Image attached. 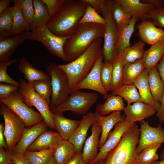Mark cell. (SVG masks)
Returning a JSON list of instances; mask_svg holds the SVG:
<instances>
[{
	"instance_id": "6da1fadb",
	"label": "cell",
	"mask_w": 164,
	"mask_h": 164,
	"mask_svg": "<svg viewBox=\"0 0 164 164\" xmlns=\"http://www.w3.org/2000/svg\"><path fill=\"white\" fill-rule=\"evenodd\" d=\"M87 6L83 0H65L60 10L50 18L46 26L57 36H70L75 32Z\"/></svg>"
},
{
	"instance_id": "7a4b0ae2",
	"label": "cell",
	"mask_w": 164,
	"mask_h": 164,
	"mask_svg": "<svg viewBox=\"0 0 164 164\" xmlns=\"http://www.w3.org/2000/svg\"><path fill=\"white\" fill-rule=\"evenodd\" d=\"M105 25L87 23L78 24L74 32L67 39L63 47L66 61L75 60L83 53L93 42L104 38Z\"/></svg>"
},
{
	"instance_id": "3957f363",
	"label": "cell",
	"mask_w": 164,
	"mask_h": 164,
	"mask_svg": "<svg viewBox=\"0 0 164 164\" xmlns=\"http://www.w3.org/2000/svg\"><path fill=\"white\" fill-rule=\"evenodd\" d=\"M102 38L96 39L83 53L75 60L66 64L57 65L67 75L71 91L88 75L97 59L102 53Z\"/></svg>"
},
{
	"instance_id": "277c9868",
	"label": "cell",
	"mask_w": 164,
	"mask_h": 164,
	"mask_svg": "<svg viewBox=\"0 0 164 164\" xmlns=\"http://www.w3.org/2000/svg\"><path fill=\"white\" fill-rule=\"evenodd\" d=\"M140 132L135 124L123 135L117 145L108 154L105 164H138L137 147Z\"/></svg>"
},
{
	"instance_id": "5b68a950",
	"label": "cell",
	"mask_w": 164,
	"mask_h": 164,
	"mask_svg": "<svg viewBox=\"0 0 164 164\" xmlns=\"http://www.w3.org/2000/svg\"><path fill=\"white\" fill-rule=\"evenodd\" d=\"M46 71L51 82L52 94L50 104L51 111L66 101L72 91L67 75L57 65L53 62L50 63L46 67Z\"/></svg>"
},
{
	"instance_id": "8992f818",
	"label": "cell",
	"mask_w": 164,
	"mask_h": 164,
	"mask_svg": "<svg viewBox=\"0 0 164 164\" xmlns=\"http://www.w3.org/2000/svg\"><path fill=\"white\" fill-rule=\"evenodd\" d=\"M99 97L94 92H86L74 89L68 98L57 108L52 110V113H62L71 111L78 115H85Z\"/></svg>"
},
{
	"instance_id": "52a82bcc",
	"label": "cell",
	"mask_w": 164,
	"mask_h": 164,
	"mask_svg": "<svg viewBox=\"0 0 164 164\" xmlns=\"http://www.w3.org/2000/svg\"><path fill=\"white\" fill-rule=\"evenodd\" d=\"M18 91L22 96L24 102L29 107H35L43 118L48 127L55 129L53 119V113L46 101L34 90L31 84L21 79Z\"/></svg>"
},
{
	"instance_id": "ba28073f",
	"label": "cell",
	"mask_w": 164,
	"mask_h": 164,
	"mask_svg": "<svg viewBox=\"0 0 164 164\" xmlns=\"http://www.w3.org/2000/svg\"><path fill=\"white\" fill-rule=\"evenodd\" d=\"M112 0H107L101 11L106 22L105 25L102 54L104 62L112 63L116 57L115 49L117 39L118 29L111 11Z\"/></svg>"
},
{
	"instance_id": "9c48e42d",
	"label": "cell",
	"mask_w": 164,
	"mask_h": 164,
	"mask_svg": "<svg viewBox=\"0 0 164 164\" xmlns=\"http://www.w3.org/2000/svg\"><path fill=\"white\" fill-rule=\"evenodd\" d=\"M0 113L5 121L4 134L8 149L13 151L20 140L26 126L23 121L15 113L1 102Z\"/></svg>"
},
{
	"instance_id": "30bf717a",
	"label": "cell",
	"mask_w": 164,
	"mask_h": 164,
	"mask_svg": "<svg viewBox=\"0 0 164 164\" xmlns=\"http://www.w3.org/2000/svg\"><path fill=\"white\" fill-rule=\"evenodd\" d=\"M69 37L57 36L45 26L33 29L29 32L27 39L41 42L52 55L66 61L63 47Z\"/></svg>"
},
{
	"instance_id": "8fae6325",
	"label": "cell",
	"mask_w": 164,
	"mask_h": 164,
	"mask_svg": "<svg viewBox=\"0 0 164 164\" xmlns=\"http://www.w3.org/2000/svg\"><path fill=\"white\" fill-rule=\"evenodd\" d=\"M0 101L9 108L23 121L26 128H30L44 121L39 112L25 103L18 91L13 92L6 98L0 99Z\"/></svg>"
},
{
	"instance_id": "7c38bea8",
	"label": "cell",
	"mask_w": 164,
	"mask_h": 164,
	"mask_svg": "<svg viewBox=\"0 0 164 164\" xmlns=\"http://www.w3.org/2000/svg\"><path fill=\"white\" fill-rule=\"evenodd\" d=\"M135 124L125 120L116 124L104 144L99 148L97 155L90 164L106 161L108 154L117 145L124 134Z\"/></svg>"
},
{
	"instance_id": "4fadbf2b",
	"label": "cell",
	"mask_w": 164,
	"mask_h": 164,
	"mask_svg": "<svg viewBox=\"0 0 164 164\" xmlns=\"http://www.w3.org/2000/svg\"><path fill=\"white\" fill-rule=\"evenodd\" d=\"M140 123V135L137 147L138 154L147 147L164 142V128H162L161 124L153 127L149 125V121L143 120Z\"/></svg>"
},
{
	"instance_id": "5bb4252c",
	"label": "cell",
	"mask_w": 164,
	"mask_h": 164,
	"mask_svg": "<svg viewBox=\"0 0 164 164\" xmlns=\"http://www.w3.org/2000/svg\"><path fill=\"white\" fill-rule=\"evenodd\" d=\"M103 59L102 53L97 59L90 72L75 86L74 89L91 90L97 91L104 96L108 94V92L102 84L101 78V69Z\"/></svg>"
},
{
	"instance_id": "9a60e30c",
	"label": "cell",
	"mask_w": 164,
	"mask_h": 164,
	"mask_svg": "<svg viewBox=\"0 0 164 164\" xmlns=\"http://www.w3.org/2000/svg\"><path fill=\"white\" fill-rule=\"evenodd\" d=\"M91 126V134L85 141L82 152L83 160L86 164L91 162L99 153L98 150L101 127L95 121Z\"/></svg>"
},
{
	"instance_id": "2e32d148",
	"label": "cell",
	"mask_w": 164,
	"mask_h": 164,
	"mask_svg": "<svg viewBox=\"0 0 164 164\" xmlns=\"http://www.w3.org/2000/svg\"><path fill=\"white\" fill-rule=\"evenodd\" d=\"M125 115V120L132 123L140 122L144 119L154 115L157 110L151 105L143 102H137L132 105L127 104L124 110Z\"/></svg>"
},
{
	"instance_id": "e0dca14e",
	"label": "cell",
	"mask_w": 164,
	"mask_h": 164,
	"mask_svg": "<svg viewBox=\"0 0 164 164\" xmlns=\"http://www.w3.org/2000/svg\"><path fill=\"white\" fill-rule=\"evenodd\" d=\"M48 128L44 121L30 128H26L20 140L13 149V152L24 154L29 146L43 132L47 130Z\"/></svg>"
},
{
	"instance_id": "ac0fdd59",
	"label": "cell",
	"mask_w": 164,
	"mask_h": 164,
	"mask_svg": "<svg viewBox=\"0 0 164 164\" xmlns=\"http://www.w3.org/2000/svg\"><path fill=\"white\" fill-rule=\"evenodd\" d=\"M68 140L74 145L77 153L81 152L88 131L95 121L94 113L90 112L84 115Z\"/></svg>"
},
{
	"instance_id": "d6986e66",
	"label": "cell",
	"mask_w": 164,
	"mask_h": 164,
	"mask_svg": "<svg viewBox=\"0 0 164 164\" xmlns=\"http://www.w3.org/2000/svg\"><path fill=\"white\" fill-rule=\"evenodd\" d=\"M138 34L145 43L152 45L164 40V29L155 26L151 21L142 20L138 25Z\"/></svg>"
},
{
	"instance_id": "ffe728a7",
	"label": "cell",
	"mask_w": 164,
	"mask_h": 164,
	"mask_svg": "<svg viewBox=\"0 0 164 164\" xmlns=\"http://www.w3.org/2000/svg\"><path fill=\"white\" fill-rule=\"evenodd\" d=\"M95 121L101 127L102 131L99 148L104 144L111 129L118 122L125 120L121 115V111L113 112L109 115L105 116L95 112L94 113Z\"/></svg>"
},
{
	"instance_id": "44dd1931",
	"label": "cell",
	"mask_w": 164,
	"mask_h": 164,
	"mask_svg": "<svg viewBox=\"0 0 164 164\" xmlns=\"http://www.w3.org/2000/svg\"><path fill=\"white\" fill-rule=\"evenodd\" d=\"M63 139L57 132L46 130L28 148L30 151H44L55 148Z\"/></svg>"
},
{
	"instance_id": "7402d4cb",
	"label": "cell",
	"mask_w": 164,
	"mask_h": 164,
	"mask_svg": "<svg viewBox=\"0 0 164 164\" xmlns=\"http://www.w3.org/2000/svg\"><path fill=\"white\" fill-rule=\"evenodd\" d=\"M29 32L12 36H0V63L9 60L16 48L27 39Z\"/></svg>"
},
{
	"instance_id": "603a6c76",
	"label": "cell",
	"mask_w": 164,
	"mask_h": 164,
	"mask_svg": "<svg viewBox=\"0 0 164 164\" xmlns=\"http://www.w3.org/2000/svg\"><path fill=\"white\" fill-rule=\"evenodd\" d=\"M133 16L142 20L149 19L151 11L156 7L151 4L142 2L139 0H116Z\"/></svg>"
},
{
	"instance_id": "cb8c5ba5",
	"label": "cell",
	"mask_w": 164,
	"mask_h": 164,
	"mask_svg": "<svg viewBox=\"0 0 164 164\" xmlns=\"http://www.w3.org/2000/svg\"><path fill=\"white\" fill-rule=\"evenodd\" d=\"M149 70L145 68L140 76L134 82L143 102L155 108L157 111L160 105V103L153 98L149 87L148 80Z\"/></svg>"
},
{
	"instance_id": "d4e9b609",
	"label": "cell",
	"mask_w": 164,
	"mask_h": 164,
	"mask_svg": "<svg viewBox=\"0 0 164 164\" xmlns=\"http://www.w3.org/2000/svg\"><path fill=\"white\" fill-rule=\"evenodd\" d=\"M56 129L63 139L68 140L79 125L80 121L70 119L63 116L62 113H53Z\"/></svg>"
},
{
	"instance_id": "484cf974",
	"label": "cell",
	"mask_w": 164,
	"mask_h": 164,
	"mask_svg": "<svg viewBox=\"0 0 164 164\" xmlns=\"http://www.w3.org/2000/svg\"><path fill=\"white\" fill-rule=\"evenodd\" d=\"M18 67L19 72L24 74L25 79L29 83L38 80L50 79L47 73L35 68L25 57H23L20 60Z\"/></svg>"
},
{
	"instance_id": "4316f807",
	"label": "cell",
	"mask_w": 164,
	"mask_h": 164,
	"mask_svg": "<svg viewBox=\"0 0 164 164\" xmlns=\"http://www.w3.org/2000/svg\"><path fill=\"white\" fill-rule=\"evenodd\" d=\"M139 19L133 16L129 24L120 29H118V36L115 53L118 56L125 49L131 46L130 39L135 30L136 23Z\"/></svg>"
},
{
	"instance_id": "83f0119b",
	"label": "cell",
	"mask_w": 164,
	"mask_h": 164,
	"mask_svg": "<svg viewBox=\"0 0 164 164\" xmlns=\"http://www.w3.org/2000/svg\"><path fill=\"white\" fill-rule=\"evenodd\" d=\"M164 52V40L152 45L145 50L142 59L145 68L148 69L156 67L162 58Z\"/></svg>"
},
{
	"instance_id": "f1b7e54d",
	"label": "cell",
	"mask_w": 164,
	"mask_h": 164,
	"mask_svg": "<svg viewBox=\"0 0 164 164\" xmlns=\"http://www.w3.org/2000/svg\"><path fill=\"white\" fill-rule=\"evenodd\" d=\"M104 97L106 99V101L97 105L95 112L105 115L112 112L124 111L125 107L121 97L109 94L104 96Z\"/></svg>"
},
{
	"instance_id": "f546056e",
	"label": "cell",
	"mask_w": 164,
	"mask_h": 164,
	"mask_svg": "<svg viewBox=\"0 0 164 164\" xmlns=\"http://www.w3.org/2000/svg\"><path fill=\"white\" fill-rule=\"evenodd\" d=\"M77 153L73 145L68 140H63L54 149L53 157L56 164H65Z\"/></svg>"
},
{
	"instance_id": "4dcf8cb0",
	"label": "cell",
	"mask_w": 164,
	"mask_h": 164,
	"mask_svg": "<svg viewBox=\"0 0 164 164\" xmlns=\"http://www.w3.org/2000/svg\"><path fill=\"white\" fill-rule=\"evenodd\" d=\"M145 43L141 40L123 50L118 56L124 66L142 59L145 51Z\"/></svg>"
},
{
	"instance_id": "1f68e13d",
	"label": "cell",
	"mask_w": 164,
	"mask_h": 164,
	"mask_svg": "<svg viewBox=\"0 0 164 164\" xmlns=\"http://www.w3.org/2000/svg\"><path fill=\"white\" fill-rule=\"evenodd\" d=\"M148 80L153 98L160 103L164 90V84L156 66L149 70Z\"/></svg>"
},
{
	"instance_id": "d6a6232c",
	"label": "cell",
	"mask_w": 164,
	"mask_h": 164,
	"mask_svg": "<svg viewBox=\"0 0 164 164\" xmlns=\"http://www.w3.org/2000/svg\"><path fill=\"white\" fill-rule=\"evenodd\" d=\"M33 5L34 14L31 30L46 26L50 18L47 7L42 0H33Z\"/></svg>"
},
{
	"instance_id": "836d02e7",
	"label": "cell",
	"mask_w": 164,
	"mask_h": 164,
	"mask_svg": "<svg viewBox=\"0 0 164 164\" xmlns=\"http://www.w3.org/2000/svg\"><path fill=\"white\" fill-rule=\"evenodd\" d=\"M111 11L118 29H121L127 26L133 17L116 0L112 1Z\"/></svg>"
},
{
	"instance_id": "e575fe53",
	"label": "cell",
	"mask_w": 164,
	"mask_h": 164,
	"mask_svg": "<svg viewBox=\"0 0 164 164\" xmlns=\"http://www.w3.org/2000/svg\"><path fill=\"white\" fill-rule=\"evenodd\" d=\"M145 69L142 59L124 65L123 84H133L134 81L140 76Z\"/></svg>"
},
{
	"instance_id": "d590c367",
	"label": "cell",
	"mask_w": 164,
	"mask_h": 164,
	"mask_svg": "<svg viewBox=\"0 0 164 164\" xmlns=\"http://www.w3.org/2000/svg\"><path fill=\"white\" fill-rule=\"evenodd\" d=\"M13 19L10 36L30 31V26L26 21L18 6L14 5Z\"/></svg>"
},
{
	"instance_id": "8d00e7d4",
	"label": "cell",
	"mask_w": 164,
	"mask_h": 164,
	"mask_svg": "<svg viewBox=\"0 0 164 164\" xmlns=\"http://www.w3.org/2000/svg\"><path fill=\"white\" fill-rule=\"evenodd\" d=\"M137 88L134 84H123L111 94L118 95L125 100L128 104L137 102H142Z\"/></svg>"
},
{
	"instance_id": "74e56055",
	"label": "cell",
	"mask_w": 164,
	"mask_h": 164,
	"mask_svg": "<svg viewBox=\"0 0 164 164\" xmlns=\"http://www.w3.org/2000/svg\"><path fill=\"white\" fill-rule=\"evenodd\" d=\"M54 148L44 151L27 150L24 155L29 164H48L53 157Z\"/></svg>"
},
{
	"instance_id": "f35d334b",
	"label": "cell",
	"mask_w": 164,
	"mask_h": 164,
	"mask_svg": "<svg viewBox=\"0 0 164 164\" xmlns=\"http://www.w3.org/2000/svg\"><path fill=\"white\" fill-rule=\"evenodd\" d=\"M14 6L9 7L0 13V36H10L13 19Z\"/></svg>"
},
{
	"instance_id": "ab89813d",
	"label": "cell",
	"mask_w": 164,
	"mask_h": 164,
	"mask_svg": "<svg viewBox=\"0 0 164 164\" xmlns=\"http://www.w3.org/2000/svg\"><path fill=\"white\" fill-rule=\"evenodd\" d=\"M113 65L112 82L110 91H115L123 85L124 65L118 56L112 62Z\"/></svg>"
},
{
	"instance_id": "60d3db41",
	"label": "cell",
	"mask_w": 164,
	"mask_h": 164,
	"mask_svg": "<svg viewBox=\"0 0 164 164\" xmlns=\"http://www.w3.org/2000/svg\"><path fill=\"white\" fill-rule=\"evenodd\" d=\"M161 144H157L147 147L138 154V164H151L154 161L158 160L159 155L156 152Z\"/></svg>"
},
{
	"instance_id": "b9f144b4",
	"label": "cell",
	"mask_w": 164,
	"mask_h": 164,
	"mask_svg": "<svg viewBox=\"0 0 164 164\" xmlns=\"http://www.w3.org/2000/svg\"><path fill=\"white\" fill-rule=\"evenodd\" d=\"M12 2L14 5L19 7L31 29L34 14L33 0H13Z\"/></svg>"
},
{
	"instance_id": "7bdbcfd3",
	"label": "cell",
	"mask_w": 164,
	"mask_h": 164,
	"mask_svg": "<svg viewBox=\"0 0 164 164\" xmlns=\"http://www.w3.org/2000/svg\"><path fill=\"white\" fill-rule=\"evenodd\" d=\"M34 90L50 104L52 94L50 79L49 80H38L31 84Z\"/></svg>"
},
{
	"instance_id": "ee69618b",
	"label": "cell",
	"mask_w": 164,
	"mask_h": 164,
	"mask_svg": "<svg viewBox=\"0 0 164 164\" xmlns=\"http://www.w3.org/2000/svg\"><path fill=\"white\" fill-rule=\"evenodd\" d=\"M112 69V63L103 62L101 69V78L102 84L107 92L110 91L111 87Z\"/></svg>"
},
{
	"instance_id": "f6af8a7d",
	"label": "cell",
	"mask_w": 164,
	"mask_h": 164,
	"mask_svg": "<svg viewBox=\"0 0 164 164\" xmlns=\"http://www.w3.org/2000/svg\"><path fill=\"white\" fill-rule=\"evenodd\" d=\"M106 22L104 18L100 15L94 9L87 4L84 14L78 22V24L94 23L105 25Z\"/></svg>"
},
{
	"instance_id": "bcb514c9",
	"label": "cell",
	"mask_w": 164,
	"mask_h": 164,
	"mask_svg": "<svg viewBox=\"0 0 164 164\" xmlns=\"http://www.w3.org/2000/svg\"><path fill=\"white\" fill-rule=\"evenodd\" d=\"M16 59L9 60L0 63V82L8 84L19 86V83L12 79L7 73V69L8 66L16 62Z\"/></svg>"
},
{
	"instance_id": "7dc6e473",
	"label": "cell",
	"mask_w": 164,
	"mask_h": 164,
	"mask_svg": "<svg viewBox=\"0 0 164 164\" xmlns=\"http://www.w3.org/2000/svg\"><path fill=\"white\" fill-rule=\"evenodd\" d=\"M149 19L155 26L164 28V5L155 7L150 13Z\"/></svg>"
},
{
	"instance_id": "c3c4849f",
	"label": "cell",
	"mask_w": 164,
	"mask_h": 164,
	"mask_svg": "<svg viewBox=\"0 0 164 164\" xmlns=\"http://www.w3.org/2000/svg\"><path fill=\"white\" fill-rule=\"evenodd\" d=\"M46 5L50 16L56 14L62 8L65 0H42Z\"/></svg>"
},
{
	"instance_id": "681fc988",
	"label": "cell",
	"mask_w": 164,
	"mask_h": 164,
	"mask_svg": "<svg viewBox=\"0 0 164 164\" xmlns=\"http://www.w3.org/2000/svg\"><path fill=\"white\" fill-rule=\"evenodd\" d=\"M18 86L0 82V99L8 97L12 93L18 91Z\"/></svg>"
},
{
	"instance_id": "f907efd6",
	"label": "cell",
	"mask_w": 164,
	"mask_h": 164,
	"mask_svg": "<svg viewBox=\"0 0 164 164\" xmlns=\"http://www.w3.org/2000/svg\"><path fill=\"white\" fill-rule=\"evenodd\" d=\"M13 152L0 147V164H9L12 162Z\"/></svg>"
},
{
	"instance_id": "816d5d0a",
	"label": "cell",
	"mask_w": 164,
	"mask_h": 164,
	"mask_svg": "<svg viewBox=\"0 0 164 164\" xmlns=\"http://www.w3.org/2000/svg\"><path fill=\"white\" fill-rule=\"evenodd\" d=\"M83 1L94 9L98 13H101L102 10L107 0H83Z\"/></svg>"
},
{
	"instance_id": "f5cc1de1",
	"label": "cell",
	"mask_w": 164,
	"mask_h": 164,
	"mask_svg": "<svg viewBox=\"0 0 164 164\" xmlns=\"http://www.w3.org/2000/svg\"><path fill=\"white\" fill-rule=\"evenodd\" d=\"M13 162L14 164H29L24 154L13 152Z\"/></svg>"
},
{
	"instance_id": "db71d44e",
	"label": "cell",
	"mask_w": 164,
	"mask_h": 164,
	"mask_svg": "<svg viewBox=\"0 0 164 164\" xmlns=\"http://www.w3.org/2000/svg\"><path fill=\"white\" fill-rule=\"evenodd\" d=\"M156 116L161 124L164 122V90L163 92L161 102L156 112Z\"/></svg>"
},
{
	"instance_id": "11a10c76",
	"label": "cell",
	"mask_w": 164,
	"mask_h": 164,
	"mask_svg": "<svg viewBox=\"0 0 164 164\" xmlns=\"http://www.w3.org/2000/svg\"><path fill=\"white\" fill-rule=\"evenodd\" d=\"M65 164H86L83 160L82 151L77 152L72 159Z\"/></svg>"
},
{
	"instance_id": "9f6ffc18",
	"label": "cell",
	"mask_w": 164,
	"mask_h": 164,
	"mask_svg": "<svg viewBox=\"0 0 164 164\" xmlns=\"http://www.w3.org/2000/svg\"><path fill=\"white\" fill-rule=\"evenodd\" d=\"M5 125L3 123L0 124V147L5 149H8L7 142L4 134Z\"/></svg>"
},
{
	"instance_id": "6f0895ef",
	"label": "cell",
	"mask_w": 164,
	"mask_h": 164,
	"mask_svg": "<svg viewBox=\"0 0 164 164\" xmlns=\"http://www.w3.org/2000/svg\"><path fill=\"white\" fill-rule=\"evenodd\" d=\"M156 67L164 84V59L162 58Z\"/></svg>"
},
{
	"instance_id": "680465c9",
	"label": "cell",
	"mask_w": 164,
	"mask_h": 164,
	"mask_svg": "<svg viewBox=\"0 0 164 164\" xmlns=\"http://www.w3.org/2000/svg\"><path fill=\"white\" fill-rule=\"evenodd\" d=\"M141 1L143 3L153 5L156 7L164 5L163 0H143Z\"/></svg>"
},
{
	"instance_id": "91938a15",
	"label": "cell",
	"mask_w": 164,
	"mask_h": 164,
	"mask_svg": "<svg viewBox=\"0 0 164 164\" xmlns=\"http://www.w3.org/2000/svg\"><path fill=\"white\" fill-rule=\"evenodd\" d=\"M12 2L11 0H0V13L9 7V5Z\"/></svg>"
},
{
	"instance_id": "94428289",
	"label": "cell",
	"mask_w": 164,
	"mask_h": 164,
	"mask_svg": "<svg viewBox=\"0 0 164 164\" xmlns=\"http://www.w3.org/2000/svg\"><path fill=\"white\" fill-rule=\"evenodd\" d=\"M151 164H164V159L154 161Z\"/></svg>"
},
{
	"instance_id": "6125c7cd",
	"label": "cell",
	"mask_w": 164,
	"mask_h": 164,
	"mask_svg": "<svg viewBox=\"0 0 164 164\" xmlns=\"http://www.w3.org/2000/svg\"><path fill=\"white\" fill-rule=\"evenodd\" d=\"M160 160L164 159V148L162 150L159 156Z\"/></svg>"
},
{
	"instance_id": "be15d7a7",
	"label": "cell",
	"mask_w": 164,
	"mask_h": 164,
	"mask_svg": "<svg viewBox=\"0 0 164 164\" xmlns=\"http://www.w3.org/2000/svg\"><path fill=\"white\" fill-rule=\"evenodd\" d=\"M48 164H56V162L54 160L53 157L52 158L50 162Z\"/></svg>"
},
{
	"instance_id": "e7e4bbea",
	"label": "cell",
	"mask_w": 164,
	"mask_h": 164,
	"mask_svg": "<svg viewBox=\"0 0 164 164\" xmlns=\"http://www.w3.org/2000/svg\"><path fill=\"white\" fill-rule=\"evenodd\" d=\"M105 161L97 162L94 164H105Z\"/></svg>"
},
{
	"instance_id": "03108f58",
	"label": "cell",
	"mask_w": 164,
	"mask_h": 164,
	"mask_svg": "<svg viewBox=\"0 0 164 164\" xmlns=\"http://www.w3.org/2000/svg\"><path fill=\"white\" fill-rule=\"evenodd\" d=\"M162 58L164 59V52Z\"/></svg>"
},
{
	"instance_id": "003e7915",
	"label": "cell",
	"mask_w": 164,
	"mask_h": 164,
	"mask_svg": "<svg viewBox=\"0 0 164 164\" xmlns=\"http://www.w3.org/2000/svg\"><path fill=\"white\" fill-rule=\"evenodd\" d=\"M9 164H14L13 162H12Z\"/></svg>"
}]
</instances>
